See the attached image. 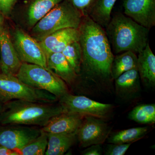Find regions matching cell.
Returning a JSON list of instances; mask_svg holds the SVG:
<instances>
[{
	"label": "cell",
	"instance_id": "obj_9",
	"mask_svg": "<svg viewBox=\"0 0 155 155\" xmlns=\"http://www.w3.org/2000/svg\"><path fill=\"white\" fill-rule=\"evenodd\" d=\"M111 127L104 120L93 116H84L76 131L80 146L87 147L94 144H102L111 133Z\"/></svg>",
	"mask_w": 155,
	"mask_h": 155
},
{
	"label": "cell",
	"instance_id": "obj_11",
	"mask_svg": "<svg viewBox=\"0 0 155 155\" xmlns=\"http://www.w3.org/2000/svg\"><path fill=\"white\" fill-rule=\"evenodd\" d=\"M124 14L150 29L155 25V0H124Z\"/></svg>",
	"mask_w": 155,
	"mask_h": 155
},
{
	"label": "cell",
	"instance_id": "obj_31",
	"mask_svg": "<svg viewBox=\"0 0 155 155\" xmlns=\"http://www.w3.org/2000/svg\"><path fill=\"white\" fill-rule=\"evenodd\" d=\"M4 16L0 14V30L3 28V24H4Z\"/></svg>",
	"mask_w": 155,
	"mask_h": 155
},
{
	"label": "cell",
	"instance_id": "obj_27",
	"mask_svg": "<svg viewBox=\"0 0 155 155\" xmlns=\"http://www.w3.org/2000/svg\"><path fill=\"white\" fill-rule=\"evenodd\" d=\"M131 143H111L107 145L104 150L106 155H124L129 148Z\"/></svg>",
	"mask_w": 155,
	"mask_h": 155
},
{
	"label": "cell",
	"instance_id": "obj_14",
	"mask_svg": "<svg viewBox=\"0 0 155 155\" xmlns=\"http://www.w3.org/2000/svg\"><path fill=\"white\" fill-rule=\"evenodd\" d=\"M84 116L65 112L53 117L41 130L47 133H70L76 132Z\"/></svg>",
	"mask_w": 155,
	"mask_h": 155
},
{
	"label": "cell",
	"instance_id": "obj_26",
	"mask_svg": "<svg viewBox=\"0 0 155 155\" xmlns=\"http://www.w3.org/2000/svg\"><path fill=\"white\" fill-rule=\"evenodd\" d=\"M77 9L83 17L89 16L97 0H67Z\"/></svg>",
	"mask_w": 155,
	"mask_h": 155
},
{
	"label": "cell",
	"instance_id": "obj_32",
	"mask_svg": "<svg viewBox=\"0 0 155 155\" xmlns=\"http://www.w3.org/2000/svg\"><path fill=\"white\" fill-rule=\"evenodd\" d=\"M3 107H4V104L0 102V115L2 112Z\"/></svg>",
	"mask_w": 155,
	"mask_h": 155
},
{
	"label": "cell",
	"instance_id": "obj_23",
	"mask_svg": "<svg viewBox=\"0 0 155 155\" xmlns=\"http://www.w3.org/2000/svg\"><path fill=\"white\" fill-rule=\"evenodd\" d=\"M128 119L137 123L151 125L155 122V104H143L136 106L128 115Z\"/></svg>",
	"mask_w": 155,
	"mask_h": 155
},
{
	"label": "cell",
	"instance_id": "obj_16",
	"mask_svg": "<svg viewBox=\"0 0 155 155\" xmlns=\"http://www.w3.org/2000/svg\"><path fill=\"white\" fill-rule=\"evenodd\" d=\"M137 69L140 80L147 87L155 86V56L149 43L137 56Z\"/></svg>",
	"mask_w": 155,
	"mask_h": 155
},
{
	"label": "cell",
	"instance_id": "obj_22",
	"mask_svg": "<svg viewBox=\"0 0 155 155\" xmlns=\"http://www.w3.org/2000/svg\"><path fill=\"white\" fill-rule=\"evenodd\" d=\"M116 1L97 0L89 17L103 28H105L110 21L111 13Z\"/></svg>",
	"mask_w": 155,
	"mask_h": 155
},
{
	"label": "cell",
	"instance_id": "obj_20",
	"mask_svg": "<svg viewBox=\"0 0 155 155\" xmlns=\"http://www.w3.org/2000/svg\"><path fill=\"white\" fill-rule=\"evenodd\" d=\"M137 56L136 54L127 51L114 56L111 66V75L113 79L124 72L131 69H137Z\"/></svg>",
	"mask_w": 155,
	"mask_h": 155
},
{
	"label": "cell",
	"instance_id": "obj_5",
	"mask_svg": "<svg viewBox=\"0 0 155 155\" xmlns=\"http://www.w3.org/2000/svg\"><path fill=\"white\" fill-rule=\"evenodd\" d=\"M16 76L27 85L47 91L58 99L69 93L64 81L50 69L39 65L22 63Z\"/></svg>",
	"mask_w": 155,
	"mask_h": 155
},
{
	"label": "cell",
	"instance_id": "obj_17",
	"mask_svg": "<svg viewBox=\"0 0 155 155\" xmlns=\"http://www.w3.org/2000/svg\"><path fill=\"white\" fill-rule=\"evenodd\" d=\"M47 62L48 69L67 84L72 85L78 78V75L62 53L51 54L47 57Z\"/></svg>",
	"mask_w": 155,
	"mask_h": 155
},
{
	"label": "cell",
	"instance_id": "obj_7",
	"mask_svg": "<svg viewBox=\"0 0 155 155\" xmlns=\"http://www.w3.org/2000/svg\"><path fill=\"white\" fill-rule=\"evenodd\" d=\"M60 104L66 112L83 116H93L105 119L112 112L114 107L111 104H103L83 96L69 93L59 98Z\"/></svg>",
	"mask_w": 155,
	"mask_h": 155
},
{
	"label": "cell",
	"instance_id": "obj_30",
	"mask_svg": "<svg viewBox=\"0 0 155 155\" xmlns=\"http://www.w3.org/2000/svg\"><path fill=\"white\" fill-rule=\"evenodd\" d=\"M0 155H19V153L17 151L0 146Z\"/></svg>",
	"mask_w": 155,
	"mask_h": 155
},
{
	"label": "cell",
	"instance_id": "obj_1",
	"mask_svg": "<svg viewBox=\"0 0 155 155\" xmlns=\"http://www.w3.org/2000/svg\"><path fill=\"white\" fill-rule=\"evenodd\" d=\"M104 28L89 16L83 17L78 28L82 49L78 78L97 86L108 85L114 80L111 69L115 55Z\"/></svg>",
	"mask_w": 155,
	"mask_h": 155
},
{
	"label": "cell",
	"instance_id": "obj_4",
	"mask_svg": "<svg viewBox=\"0 0 155 155\" xmlns=\"http://www.w3.org/2000/svg\"><path fill=\"white\" fill-rule=\"evenodd\" d=\"M83 16L67 0H63L53 8L32 28L34 38L39 41L48 35L67 28L78 29Z\"/></svg>",
	"mask_w": 155,
	"mask_h": 155
},
{
	"label": "cell",
	"instance_id": "obj_28",
	"mask_svg": "<svg viewBox=\"0 0 155 155\" xmlns=\"http://www.w3.org/2000/svg\"><path fill=\"white\" fill-rule=\"evenodd\" d=\"M17 0H0V14L8 17L17 2Z\"/></svg>",
	"mask_w": 155,
	"mask_h": 155
},
{
	"label": "cell",
	"instance_id": "obj_8",
	"mask_svg": "<svg viewBox=\"0 0 155 155\" xmlns=\"http://www.w3.org/2000/svg\"><path fill=\"white\" fill-rule=\"evenodd\" d=\"M12 41L22 63L36 64L49 69L46 56L36 39L22 29L17 28L14 31Z\"/></svg>",
	"mask_w": 155,
	"mask_h": 155
},
{
	"label": "cell",
	"instance_id": "obj_15",
	"mask_svg": "<svg viewBox=\"0 0 155 155\" xmlns=\"http://www.w3.org/2000/svg\"><path fill=\"white\" fill-rule=\"evenodd\" d=\"M117 96L122 100L131 99L140 91V78L137 69L123 73L115 79Z\"/></svg>",
	"mask_w": 155,
	"mask_h": 155
},
{
	"label": "cell",
	"instance_id": "obj_24",
	"mask_svg": "<svg viewBox=\"0 0 155 155\" xmlns=\"http://www.w3.org/2000/svg\"><path fill=\"white\" fill-rule=\"evenodd\" d=\"M48 134L41 129L40 134L19 150V155H44L48 146Z\"/></svg>",
	"mask_w": 155,
	"mask_h": 155
},
{
	"label": "cell",
	"instance_id": "obj_6",
	"mask_svg": "<svg viewBox=\"0 0 155 155\" xmlns=\"http://www.w3.org/2000/svg\"><path fill=\"white\" fill-rule=\"evenodd\" d=\"M57 99L47 91L27 85L15 75L0 73V102L3 104L13 100L51 104Z\"/></svg>",
	"mask_w": 155,
	"mask_h": 155
},
{
	"label": "cell",
	"instance_id": "obj_13",
	"mask_svg": "<svg viewBox=\"0 0 155 155\" xmlns=\"http://www.w3.org/2000/svg\"><path fill=\"white\" fill-rule=\"evenodd\" d=\"M79 29L67 28L57 31L39 41L46 57L53 53H61L67 45L79 41Z\"/></svg>",
	"mask_w": 155,
	"mask_h": 155
},
{
	"label": "cell",
	"instance_id": "obj_25",
	"mask_svg": "<svg viewBox=\"0 0 155 155\" xmlns=\"http://www.w3.org/2000/svg\"><path fill=\"white\" fill-rule=\"evenodd\" d=\"M61 53L78 75L82 60V49L79 41L70 44Z\"/></svg>",
	"mask_w": 155,
	"mask_h": 155
},
{
	"label": "cell",
	"instance_id": "obj_29",
	"mask_svg": "<svg viewBox=\"0 0 155 155\" xmlns=\"http://www.w3.org/2000/svg\"><path fill=\"white\" fill-rule=\"evenodd\" d=\"M101 144H94L87 147V149L81 152L83 155H101L102 154Z\"/></svg>",
	"mask_w": 155,
	"mask_h": 155
},
{
	"label": "cell",
	"instance_id": "obj_10",
	"mask_svg": "<svg viewBox=\"0 0 155 155\" xmlns=\"http://www.w3.org/2000/svg\"><path fill=\"white\" fill-rule=\"evenodd\" d=\"M41 132V129L28 126L0 125V146L18 152Z\"/></svg>",
	"mask_w": 155,
	"mask_h": 155
},
{
	"label": "cell",
	"instance_id": "obj_3",
	"mask_svg": "<svg viewBox=\"0 0 155 155\" xmlns=\"http://www.w3.org/2000/svg\"><path fill=\"white\" fill-rule=\"evenodd\" d=\"M66 112L61 104L13 100L4 104L0 125L43 127L53 117Z\"/></svg>",
	"mask_w": 155,
	"mask_h": 155
},
{
	"label": "cell",
	"instance_id": "obj_19",
	"mask_svg": "<svg viewBox=\"0 0 155 155\" xmlns=\"http://www.w3.org/2000/svg\"><path fill=\"white\" fill-rule=\"evenodd\" d=\"M63 0H31L27 10L28 26L32 28L38 22Z\"/></svg>",
	"mask_w": 155,
	"mask_h": 155
},
{
	"label": "cell",
	"instance_id": "obj_12",
	"mask_svg": "<svg viewBox=\"0 0 155 155\" xmlns=\"http://www.w3.org/2000/svg\"><path fill=\"white\" fill-rule=\"evenodd\" d=\"M0 69L2 73L16 76L22 62L19 59L8 29L0 30Z\"/></svg>",
	"mask_w": 155,
	"mask_h": 155
},
{
	"label": "cell",
	"instance_id": "obj_18",
	"mask_svg": "<svg viewBox=\"0 0 155 155\" xmlns=\"http://www.w3.org/2000/svg\"><path fill=\"white\" fill-rule=\"evenodd\" d=\"M46 155H62L67 152L77 140L76 132L70 133H47Z\"/></svg>",
	"mask_w": 155,
	"mask_h": 155
},
{
	"label": "cell",
	"instance_id": "obj_2",
	"mask_svg": "<svg viewBox=\"0 0 155 155\" xmlns=\"http://www.w3.org/2000/svg\"><path fill=\"white\" fill-rule=\"evenodd\" d=\"M113 53L127 51L139 54L148 43L150 29L121 13L115 14L105 27Z\"/></svg>",
	"mask_w": 155,
	"mask_h": 155
},
{
	"label": "cell",
	"instance_id": "obj_21",
	"mask_svg": "<svg viewBox=\"0 0 155 155\" xmlns=\"http://www.w3.org/2000/svg\"><path fill=\"white\" fill-rule=\"evenodd\" d=\"M148 127H133L111 133L107 140L110 143H132L143 138L148 131Z\"/></svg>",
	"mask_w": 155,
	"mask_h": 155
}]
</instances>
